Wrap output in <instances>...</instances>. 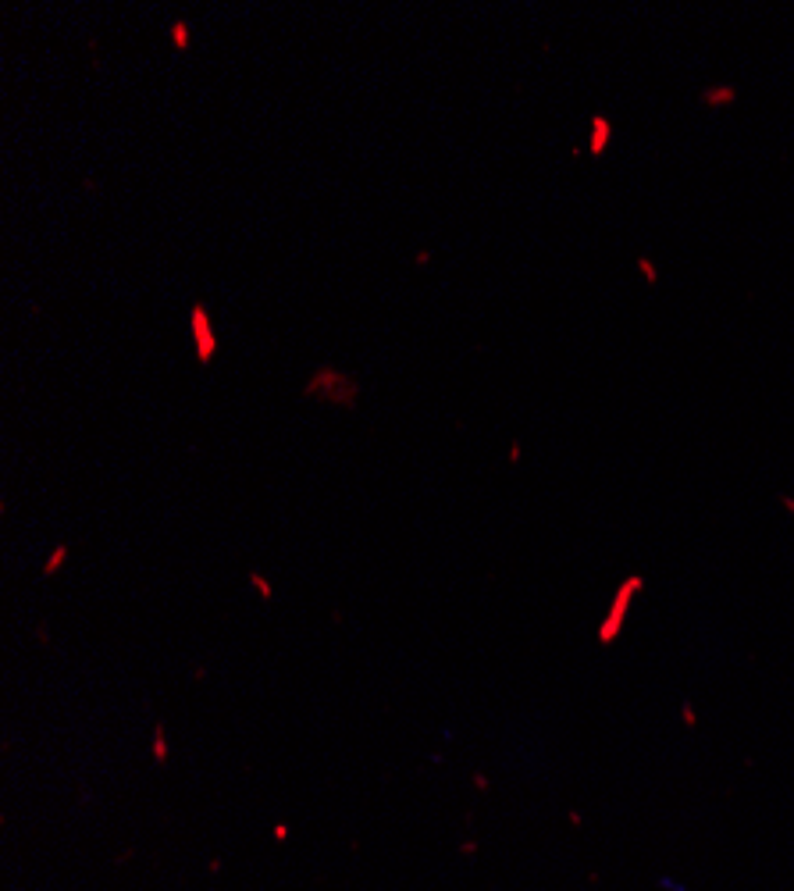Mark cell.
Here are the masks:
<instances>
[{
  "mask_svg": "<svg viewBox=\"0 0 794 891\" xmlns=\"http://www.w3.org/2000/svg\"><path fill=\"white\" fill-rule=\"evenodd\" d=\"M638 268H641V275L649 278V282H656V278H659V275H656V264H652L649 257H641V261H638Z\"/></svg>",
  "mask_w": 794,
  "mask_h": 891,
  "instance_id": "8992f818",
  "label": "cell"
},
{
  "mask_svg": "<svg viewBox=\"0 0 794 891\" xmlns=\"http://www.w3.org/2000/svg\"><path fill=\"white\" fill-rule=\"evenodd\" d=\"M189 328H193V343H196V360H200L203 368L214 360V353H218V332H214V321L211 314H207V307L203 303H193L189 307Z\"/></svg>",
  "mask_w": 794,
  "mask_h": 891,
  "instance_id": "7a4b0ae2",
  "label": "cell"
},
{
  "mask_svg": "<svg viewBox=\"0 0 794 891\" xmlns=\"http://www.w3.org/2000/svg\"><path fill=\"white\" fill-rule=\"evenodd\" d=\"M738 100V90L734 86H709V90H702V104L705 107H727Z\"/></svg>",
  "mask_w": 794,
  "mask_h": 891,
  "instance_id": "277c9868",
  "label": "cell"
},
{
  "mask_svg": "<svg viewBox=\"0 0 794 891\" xmlns=\"http://www.w3.org/2000/svg\"><path fill=\"white\" fill-rule=\"evenodd\" d=\"M61 560H65V549H57L54 556H50V564H47V574L50 571H57V564H61Z\"/></svg>",
  "mask_w": 794,
  "mask_h": 891,
  "instance_id": "52a82bcc",
  "label": "cell"
},
{
  "mask_svg": "<svg viewBox=\"0 0 794 891\" xmlns=\"http://www.w3.org/2000/svg\"><path fill=\"white\" fill-rule=\"evenodd\" d=\"M303 393L307 396H321V400L328 403H339V407L353 410L360 400V385L353 382L349 375H342V371H332V368H321L310 375V382L303 385Z\"/></svg>",
  "mask_w": 794,
  "mask_h": 891,
  "instance_id": "6da1fadb",
  "label": "cell"
},
{
  "mask_svg": "<svg viewBox=\"0 0 794 891\" xmlns=\"http://www.w3.org/2000/svg\"><path fill=\"white\" fill-rule=\"evenodd\" d=\"M428 261H431V254H428V250H421V254L414 257V264H417V268H424V264H428Z\"/></svg>",
  "mask_w": 794,
  "mask_h": 891,
  "instance_id": "ba28073f",
  "label": "cell"
},
{
  "mask_svg": "<svg viewBox=\"0 0 794 891\" xmlns=\"http://www.w3.org/2000/svg\"><path fill=\"white\" fill-rule=\"evenodd\" d=\"M609 143H613V125H609V118L595 115V118H592V143H588L592 157H602V154H606Z\"/></svg>",
  "mask_w": 794,
  "mask_h": 891,
  "instance_id": "3957f363",
  "label": "cell"
},
{
  "mask_svg": "<svg viewBox=\"0 0 794 891\" xmlns=\"http://www.w3.org/2000/svg\"><path fill=\"white\" fill-rule=\"evenodd\" d=\"M171 43H175V50H189V43H193V29H189L186 18H175V22H171Z\"/></svg>",
  "mask_w": 794,
  "mask_h": 891,
  "instance_id": "5b68a950",
  "label": "cell"
}]
</instances>
